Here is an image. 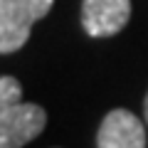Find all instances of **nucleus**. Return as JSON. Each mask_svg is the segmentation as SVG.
Returning <instances> with one entry per match:
<instances>
[{
  "instance_id": "nucleus-5",
  "label": "nucleus",
  "mask_w": 148,
  "mask_h": 148,
  "mask_svg": "<svg viewBox=\"0 0 148 148\" xmlns=\"http://www.w3.org/2000/svg\"><path fill=\"white\" fill-rule=\"evenodd\" d=\"M17 101H22V84L10 74H0V114Z\"/></svg>"
},
{
  "instance_id": "nucleus-3",
  "label": "nucleus",
  "mask_w": 148,
  "mask_h": 148,
  "mask_svg": "<svg viewBox=\"0 0 148 148\" xmlns=\"http://www.w3.org/2000/svg\"><path fill=\"white\" fill-rule=\"evenodd\" d=\"M131 20V0H84L82 25L89 37L119 35Z\"/></svg>"
},
{
  "instance_id": "nucleus-6",
  "label": "nucleus",
  "mask_w": 148,
  "mask_h": 148,
  "mask_svg": "<svg viewBox=\"0 0 148 148\" xmlns=\"http://www.w3.org/2000/svg\"><path fill=\"white\" fill-rule=\"evenodd\" d=\"M143 116H146V123H148V94H146V99H143Z\"/></svg>"
},
{
  "instance_id": "nucleus-1",
  "label": "nucleus",
  "mask_w": 148,
  "mask_h": 148,
  "mask_svg": "<svg viewBox=\"0 0 148 148\" xmlns=\"http://www.w3.org/2000/svg\"><path fill=\"white\" fill-rule=\"evenodd\" d=\"M52 5L54 0H0V54L25 47L32 25L42 20Z\"/></svg>"
},
{
  "instance_id": "nucleus-4",
  "label": "nucleus",
  "mask_w": 148,
  "mask_h": 148,
  "mask_svg": "<svg viewBox=\"0 0 148 148\" xmlns=\"http://www.w3.org/2000/svg\"><path fill=\"white\" fill-rule=\"evenodd\" d=\"M96 148H146V128L128 109H111L99 126Z\"/></svg>"
},
{
  "instance_id": "nucleus-2",
  "label": "nucleus",
  "mask_w": 148,
  "mask_h": 148,
  "mask_svg": "<svg viewBox=\"0 0 148 148\" xmlns=\"http://www.w3.org/2000/svg\"><path fill=\"white\" fill-rule=\"evenodd\" d=\"M47 126V114L42 106L30 101H17L0 114V148H22L37 138Z\"/></svg>"
}]
</instances>
